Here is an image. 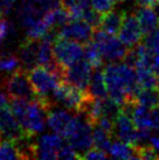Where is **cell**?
<instances>
[{"label":"cell","instance_id":"1","mask_svg":"<svg viewBox=\"0 0 159 160\" xmlns=\"http://www.w3.org/2000/svg\"><path fill=\"white\" fill-rule=\"evenodd\" d=\"M52 103L48 99H12L11 110L28 134L42 133L47 126V117Z\"/></svg>","mask_w":159,"mask_h":160},{"label":"cell","instance_id":"2","mask_svg":"<svg viewBox=\"0 0 159 160\" xmlns=\"http://www.w3.org/2000/svg\"><path fill=\"white\" fill-rule=\"evenodd\" d=\"M0 87L7 91L12 99H34L36 92L31 80L28 77V71L22 68L5 75L0 80Z\"/></svg>","mask_w":159,"mask_h":160},{"label":"cell","instance_id":"3","mask_svg":"<svg viewBox=\"0 0 159 160\" xmlns=\"http://www.w3.org/2000/svg\"><path fill=\"white\" fill-rule=\"evenodd\" d=\"M87 96H88L87 91L68 84L67 82H61L60 85L50 95L49 101L53 107L64 108L75 113H79Z\"/></svg>","mask_w":159,"mask_h":160},{"label":"cell","instance_id":"4","mask_svg":"<svg viewBox=\"0 0 159 160\" xmlns=\"http://www.w3.org/2000/svg\"><path fill=\"white\" fill-rule=\"evenodd\" d=\"M93 40L97 43L104 62L123 61L129 50L121 39H117L114 34L106 33L101 28H96L94 31Z\"/></svg>","mask_w":159,"mask_h":160},{"label":"cell","instance_id":"5","mask_svg":"<svg viewBox=\"0 0 159 160\" xmlns=\"http://www.w3.org/2000/svg\"><path fill=\"white\" fill-rule=\"evenodd\" d=\"M28 77L35 90L36 97L42 99H49L54 90L63 82L60 75L40 64L28 71Z\"/></svg>","mask_w":159,"mask_h":160},{"label":"cell","instance_id":"6","mask_svg":"<svg viewBox=\"0 0 159 160\" xmlns=\"http://www.w3.org/2000/svg\"><path fill=\"white\" fill-rule=\"evenodd\" d=\"M47 124L54 133H58L61 137L68 139L76 129L77 113L64 108L53 107L48 111Z\"/></svg>","mask_w":159,"mask_h":160},{"label":"cell","instance_id":"7","mask_svg":"<svg viewBox=\"0 0 159 160\" xmlns=\"http://www.w3.org/2000/svg\"><path fill=\"white\" fill-rule=\"evenodd\" d=\"M68 142L77 151L81 159L91 147H94L93 123L84 113H77V125L74 133L68 138Z\"/></svg>","mask_w":159,"mask_h":160},{"label":"cell","instance_id":"8","mask_svg":"<svg viewBox=\"0 0 159 160\" xmlns=\"http://www.w3.org/2000/svg\"><path fill=\"white\" fill-rule=\"evenodd\" d=\"M54 54L55 60L62 67H69L75 62L82 60L84 55V47L77 41L58 38L54 42Z\"/></svg>","mask_w":159,"mask_h":160},{"label":"cell","instance_id":"9","mask_svg":"<svg viewBox=\"0 0 159 160\" xmlns=\"http://www.w3.org/2000/svg\"><path fill=\"white\" fill-rule=\"evenodd\" d=\"M93 71L94 67L90 64V62L85 58H82L74 64L64 68L63 82H67L68 84L87 91Z\"/></svg>","mask_w":159,"mask_h":160},{"label":"cell","instance_id":"10","mask_svg":"<svg viewBox=\"0 0 159 160\" xmlns=\"http://www.w3.org/2000/svg\"><path fill=\"white\" fill-rule=\"evenodd\" d=\"M94 31L95 29L83 19H70L64 26L60 28L59 38L74 40L85 45L87 42L93 40Z\"/></svg>","mask_w":159,"mask_h":160},{"label":"cell","instance_id":"11","mask_svg":"<svg viewBox=\"0 0 159 160\" xmlns=\"http://www.w3.org/2000/svg\"><path fill=\"white\" fill-rule=\"evenodd\" d=\"M63 137L58 133L42 134L35 139L34 156L38 159H58L59 151L63 145Z\"/></svg>","mask_w":159,"mask_h":160},{"label":"cell","instance_id":"12","mask_svg":"<svg viewBox=\"0 0 159 160\" xmlns=\"http://www.w3.org/2000/svg\"><path fill=\"white\" fill-rule=\"evenodd\" d=\"M25 130L22 129L17 117L8 108L0 109V136L1 139H8L17 142L26 136Z\"/></svg>","mask_w":159,"mask_h":160},{"label":"cell","instance_id":"13","mask_svg":"<svg viewBox=\"0 0 159 160\" xmlns=\"http://www.w3.org/2000/svg\"><path fill=\"white\" fill-rule=\"evenodd\" d=\"M114 137L121 142H124L130 145H136L137 142V128L135 125L132 117L121 111L115 119Z\"/></svg>","mask_w":159,"mask_h":160},{"label":"cell","instance_id":"14","mask_svg":"<svg viewBox=\"0 0 159 160\" xmlns=\"http://www.w3.org/2000/svg\"><path fill=\"white\" fill-rule=\"evenodd\" d=\"M143 35H144V33H143V29H141V26L136 13L135 12L131 14L126 13L123 26L118 33L121 41L126 47L130 48V47H133L137 43H139L143 39Z\"/></svg>","mask_w":159,"mask_h":160},{"label":"cell","instance_id":"15","mask_svg":"<svg viewBox=\"0 0 159 160\" xmlns=\"http://www.w3.org/2000/svg\"><path fill=\"white\" fill-rule=\"evenodd\" d=\"M41 39H32L25 38L18 48V56L21 63V68L26 71L35 68L38 63V54Z\"/></svg>","mask_w":159,"mask_h":160},{"label":"cell","instance_id":"16","mask_svg":"<svg viewBox=\"0 0 159 160\" xmlns=\"http://www.w3.org/2000/svg\"><path fill=\"white\" fill-rule=\"evenodd\" d=\"M126 17V12L123 9H111L106 13L102 14L100 28L110 34H118Z\"/></svg>","mask_w":159,"mask_h":160},{"label":"cell","instance_id":"17","mask_svg":"<svg viewBox=\"0 0 159 160\" xmlns=\"http://www.w3.org/2000/svg\"><path fill=\"white\" fill-rule=\"evenodd\" d=\"M135 13L139 20L144 35L150 34L158 28L159 18L155 12V9H152L151 7H139L138 6V8H136V11H135Z\"/></svg>","mask_w":159,"mask_h":160},{"label":"cell","instance_id":"18","mask_svg":"<svg viewBox=\"0 0 159 160\" xmlns=\"http://www.w3.org/2000/svg\"><path fill=\"white\" fill-rule=\"evenodd\" d=\"M87 92L94 98H105L108 96L104 71L102 70V68L94 69L90 81H89Z\"/></svg>","mask_w":159,"mask_h":160},{"label":"cell","instance_id":"19","mask_svg":"<svg viewBox=\"0 0 159 160\" xmlns=\"http://www.w3.org/2000/svg\"><path fill=\"white\" fill-rule=\"evenodd\" d=\"M114 133L108 131L106 129L102 128L101 125L93 124V139H94V147H97L102 151L106 152L109 154L111 144L114 140Z\"/></svg>","mask_w":159,"mask_h":160},{"label":"cell","instance_id":"20","mask_svg":"<svg viewBox=\"0 0 159 160\" xmlns=\"http://www.w3.org/2000/svg\"><path fill=\"white\" fill-rule=\"evenodd\" d=\"M109 156L117 159H138L136 146L121 142L118 139H115V142L111 144Z\"/></svg>","mask_w":159,"mask_h":160},{"label":"cell","instance_id":"21","mask_svg":"<svg viewBox=\"0 0 159 160\" xmlns=\"http://www.w3.org/2000/svg\"><path fill=\"white\" fill-rule=\"evenodd\" d=\"M58 62L54 54V42L46 39H41L38 54V63L44 67H52Z\"/></svg>","mask_w":159,"mask_h":160},{"label":"cell","instance_id":"22","mask_svg":"<svg viewBox=\"0 0 159 160\" xmlns=\"http://www.w3.org/2000/svg\"><path fill=\"white\" fill-rule=\"evenodd\" d=\"M137 72L138 84L141 89H149V88H158L159 76L150 68L144 66H138L135 68Z\"/></svg>","mask_w":159,"mask_h":160},{"label":"cell","instance_id":"23","mask_svg":"<svg viewBox=\"0 0 159 160\" xmlns=\"http://www.w3.org/2000/svg\"><path fill=\"white\" fill-rule=\"evenodd\" d=\"M61 6L69 12L70 19H82L84 12L91 7L90 0H61Z\"/></svg>","mask_w":159,"mask_h":160},{"label":"cell","instance_id":"24","mask_svg":"<svg viewBox=\"0 0 159 160\" xmlns=\"http://www.w3.org/2000/svg\"><path fill=\"white\" fill-rule=\"evenodd\" d=\"M139 104L149 109L159 105V89L158 88H149V89H141L136 98Z\"/></svg>","mask_w":159,"mask_h":160},{"label":"cell","instance_id":"25","mask_svg":"<svg viewBox=\"0 0 159 160\" xmlns=\"http://www.w3.org/2000/svg\"><path fill=\"white\" fill-rule=\"evenodd\" d=\"M84 58L90 62V64L94 67V69L103 67L104 60L102 58L97 43L94 40H90L84 45Z\"/></svg>","mask_w":159,"mask_h":160},{"label":"cell","instance_id":"26","mask_svg":"<svg viewBox=\"0 0 159 160\" xmlns=\"http://www.w3.org/2000/svg\"><path fill=\"white\" fill-rule=\"evenodd\" d=\"M21 68V63L18 54L14 53H1L0 54V72H13Z\"/></svg>","mask_w":159,"mask_h":160},{"label":"cell","instance_id":"27","mask_svg":"<svg viewBox=\"0 0 159 160\" xmlns=\"http://www.w3.org/2000/svg\"><path fill=\"white\" fill-rule=\"evenodd\" d=\"M0 159H21V154L15 142L8 139L0 140Z\"/></svg>","mask_w":159,"mask_h":160},{"label":"cell","instance_id":"28","mask_svg":"<svg viewBox=\"0 0 159 160\" xmlns=\"http://www.w3.org/2000/svg\"><path fill=\"white\" fill-rule=\"evenodd\" d=\"M138 154V159L144 160H152V159H159V154L156 152V150L151 145H141L136 146Z\"/></svg>","mask_w":159,"mask_h":160},{"label":"cell","instance_id":"29","mask_svg":"<svg viewBox=\"0 0 159 160\" xmlns=\"http://www.w3.org/2000/svg\"><path fill=\"white\" fill-rule=\"evenodd\" d=\"M117 0H90V5L101 14L109 12L115 7Z\"/></svg>","mask_w":159,"mask_h":160},{"label":"cell","instance_id":"30","mask_svg":"<svg viewBox=\"0 0 159 160\" xmlns=\"http://www.w3.org/2000/svg\"><path fill=\"white\" fill-rule=\"evenodd\" d=\"M58 159H81L80 154L75 148L73 147L70 142H63L62 147L59 151Z\"/></svg>","mask_w":159,"mask_h":160},{"label":"cell","instance_id":"31","mask_svg":"<svg viewBox=\"0 0 159 160\" xmlns=\"http://www.w3.org/2000/svg\"><path fill=\"white\" fill-rule=\"evenodd\" d=\"M144 43L149 49H151L152 52L159 54V29H156L152 33L145 35V40Z\"/></svg>","mask_w":159,"mask_h":160},{"label":"cell","instance_id":"32","mask_svg":"<svg viewBox=\"0 0 159 160\" xmlns=\"http://www.w3.org/2000/svg\"><path fill=\"white\" fill-rule=\"evenodd\" d=\"M106 158H110V156H109L106 152L102 151V150H100L97 147H91V148L84 154L82 159L94 160V159H106Z\"/></svg>","mask_w":159,"mask_h":160},{"label":"cell","instance_id":"33","mask_svg":"<svg viewBox=\"0 0 159 160\" xmlns=\"http://www.w3.org/2000/svg\"><path fill=\"white\" fill-rule=\"evenodd\" d=\"M32 1L40 6L44 12H48L50 9L61 6V0H32Z\"/></svg>","mask_w":159,"mask_h":160},{"label":"cell","instance_id":"34","mask_svg":"<svg viewBox=\"0 0 159 160\" xmlns=\"http://www.w3.org/2000/svg\"><path fill=\"white\" fill-rule=\"evenodd\" d=\"M18 0H0V15H7L14 8Z\"/></svg>","mask_w":159,"mask_h":160},{"label":"cell","instance_id":"35","mask_svg":"<svg viewBox=\"0 0 159 160\" xmlns=\"http://www.w3.org/2000/svg\"><path fill=\"white\" fill-rule=\"evenodd\" d=\"M11 101H12V98L9 97L7 91L0 87V109L8 108V105L11 104Z\"/></svg>","mask_w":159,"mask_h":160},{"label":"cell","instance_id":"36","mask_svg":"<svg viewBox=\"0 0 159 160\" xmlns=\"http://www.w3.org/2000/svg\"><path fill=\"white\" fill-rule=\"evenodd\" d=\"M151 122H152V129L159 132V105L151 109Z\"/></svg>","mask_w":159,"mask_h":160},{"label":"cell","instance_id":"37","mask_svg":"<svg viewBox=\"0 0 159 160\" xmlns=\"http://www.w3.org/2000/svg\"><path fill=\"white\" fill-rule=\"evenodd\" d=\"M159 2V0H136V5L139 7H155Z\"/></svg>","mask_w":159,"mask_h":160},{"label":"cell","instance_id":"38","mask_svg":"<svg viewBox=\"0 0 159 160\" xmlns=\"http://www.w3.org/2000/svg\"><path fill=\"white\" fill-rule=\"evenodd\" d=\"M150 145L156 150V152L159 154V137L158 136H152L150 140Z\"/></svg>","mask_w":159,"mask_h":160},{"label":"cell","instance_id":"39","mask_svg":"<svg viewBox=\"0 0 159 160\" xmlns=\"http://www.w3.org/2000/svg\"><path fill=\"white\" fill-rule=\"evenodd\" d=\"M118 1H121V2H124V1H128V0H118Z\"/></svg>","mask_w":159,"mask_h":160},{"label":"cell","instance_id":"40","mask_svg":"<svg viewBox=\"0 0 159 160\" xmlns=\"http://www.w3.org/2000/svg\"><path fill=\"white\" fill-rule=\"evenodd\" d=\"M0 140H1V136H0Z\"/></svg>","mask_w":159,"mask_h":160}]
</instances>
